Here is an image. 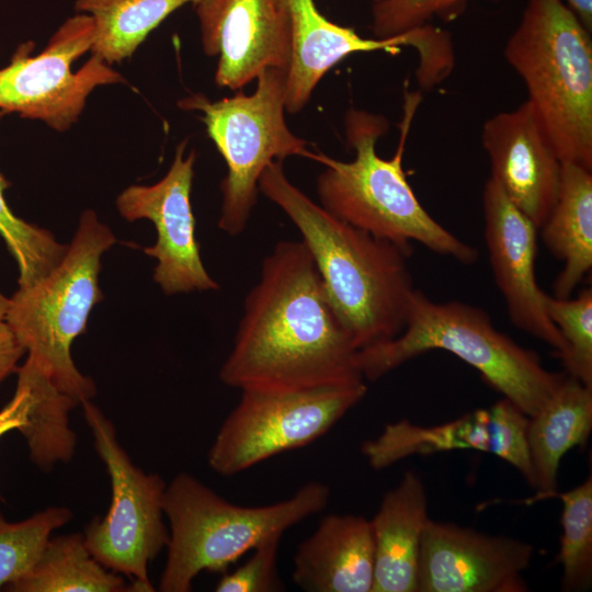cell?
<instances>
[{
  "label": "cell",
  "mask_w": 592,
  "mask_h": 592,
  "mask_svg": "<svg viewBox=\"0 0 592 592\" xmlns=\"http://www.w3.org/2000/svg\"><path fill=\"white\" fill-rule=\"evenodd\" d=\"M93 35L92 16L78 12L62 23L41 54L32 56L33 44H22L0 69V111L44 121L57 130L69 128L95 87L125 81L95 55L71 71L72 62L91 49Z\"/></svg>",
  "instance_id": "cell-11"
},
{
  "label": "cell",
  "mask_w": 592,
  "mask_h": 592,
  "mask_svg": "<svg viewBox=\"0 0 592 592\" xmlns=\"http://www.w3.org/2000/svg\"><path fill=\"white\" fill-rule=\"evenodd\" d=\"M282 536L265 539L254 547L252 556L232 572H224L215 587L217 592H275L284 590L277 570V551Z\"/></svg>",
  "instance_id": "cell-32"
},
{
  "label": "cell",
  "mask_w": 592,
  "mask_h": 592,
  "mask_svg": "<svg viewBox=\"0 0 592 592\" xmlns=\"http://www.w3.org/2000/svg\"><path fill=\"white\" fill-rule=\"evenodd\" d=\"M562 503L559 562L561 590L578 592L592 585V477L559 493Z\"/></svg>",
  "instance_id": "cell-26"
},
{
  "label": "cell",
  "mask_w": 592,
  "mask_h": 592,
  "mask_svg": "<svg viewBox=\"0 0 592 592\" xmlns=\"http://www.w3.org/2000/svg\"><path fill=\"white\" fill-rule=\"evenodd\" d=\"M9 298L0 293V322L4 321L9 307Z\"/></svg>",
  "instance_id": "cell-35"
},
{
  "label": "cell",
  "mask_w": 592,
  "mask_h": 592,
  "mask_svg": "<svg viewBox=\"0 0 592 592\" xmlns=\"http://www.w3.org/2000/svg\"><path fill=\"white\" fill-rule=\"evenodd\" d=\"M544 306L565 340L559 358L568 375L592 388V288H583L576 298L545 293Z\"/></svg>",
  "instance_id": "cell-29"
},
{
  "label": "cell",
  "mask_w": 592,
  "mask_h": 592,
  "mask_svg": "<svg viewBox=\"0 0 592 592\" xmlns=\"http://www.w3.org/2000/svg\"><path fill=\"white\" fill-rule=\"evenodd\" d=\"M81 406L112 487L106 514L84 528L87 547L105 568L127 577L132 591L152 592L148 565L167 548L170 537L162 520L167 485L160 475L147 474L132 462L100 408L91 400Z\"/></svg>",
  "instance_id": "cell-9"
},
{
  "label": "cell",
  "mask_w": 592,
  "mask_h": 592,
  "mask_svg": "<svg viewBox=\"0 0 592 592\" xmlns=\"http://www.w3.org/2000/svg\"><path fill=\"white\" fill-rule=\"evenodd\" d=\"M563 0H528L504 57L561 162L592 170V41Z\"/></svg>",
  "instance_id": "cell-5"
},
{
  "label": "cell",
  "mask_w": 592,
  "mask_h": 592,
  "mask_svg": "<svg viewBox=\"0 0 592 592\" xmlns=\"http://www.w3.org/2000/svg\"><path fill=\"white\" fill-rule=\"evenodd\" d=\"M374 1H377V0H374Z\"/></svg>",
  "instance_id": "cell-36"
},
{
  "label": "cell",
  "mask_w": 592,
  "mask_h": 592,
  "mask_svg": "<svg viewBox=\"0 0 592 592\" xmlns=\"http://www.w3.org/2000/svg\"><path fill=\"white\" fill-rule=\"evenodd\" d=\"M481 144L490 178L539 229L556 203L562 162L532 104L526 100L488 118Z\"/></svg>",
  "instance_id": "cell-17"
},
{
  "label": "cell",
  "mask_w": 592,
  "mask_h": 592,
  "mask_svg": "<svg viewBox=\"0 0 592 592\" xmlns=\"http://www.w3.org/2000/svg\"><path fill=\"white\" fill-rule=\"evenodd\" d=\"M539 229L547 249L563 262L554 296L570 297L592 269V170L562 162L556 203Z\"/></svg>",
  "instance_id": "cell-20"
},
{
  "label": "cell",
  "mask_w": 592,
  "mask_h": 592,
  "mask_svg": "<svg viewBox=\"0 0 592 592\" xmlns=\"http://www.w3.org/2000/svg\"><path fill=\"white\" fill-rule=\"evenodd\" d=\"M467 0H377L372 9L376 38H387L429 24L433 18L452 19Z\"/></svg>",
  "instance_id": "cell-31"
},
{
  "label": "cell",
  "mask_w": 592,
  "mask_h": 592,
  "mask_svg": "<svg viewBox=\"0 0 592 592\" xmlns=\"http://www.w3.org/2000/svg\"><path fill=\"white\" fill-rule=\"evenodd\" d=\"M527 440L535 486L544 497L556 492L563 455L587 442L592 429V388L567 375L560 386L528 417Z\"/></svg>",
  "instance_id": "cell-21"
},
{
  "label": "cell",
  "mask_w": 592,
  "mask_h": 592,
  "mask_svg": "<svg viewBox=\"0 0 592 592\" xmlns=\"http://www.w3.org/2000/svg\"><path fill=\"white\" fill-rule=\"evenodd\" d=\"M4 114L0 111V119ZM9 186L10 182L0 173V236L18 263L19 287L25 288L44 278L61 261L68 244L15 216L4 197Z\"/></svg>",
  "instance_id": "cell-27"
},
{
  "label": "cell",
  "mask_w": 592,
  "mask_h": 592,
  "mask_svg": "<svg viewBox=\"0 0 592 592\" xmlns=\"http://www.w3.org/2000/svg\"><path fill=\"white\" fill-rule=\"evenodd\" d=\"M374 568L371 520L329 514L299 544L292 578L308 592H372Z\"/></svg>",
  "instance_id": "cell-18"
},
{
  "label": "cell",
  "mask_w": 592,
  "mask_h": 592,
  "mask_svg": "<svg viewBox=\"0 0 592 592\" xmlns=\"http://www.w3.org/2000/svg\"><path fill=\"white\" fill-rule=\"evenodd\" d=\"M115 242L111 229L94 212L86 210L61 261L9 298L4 321L25 348V361L80 405L95 395V385L79 372L70 349L86 331L92 308L103 299L101 257Z\"/></svg>",
  "instance_id": "cell-7"
},
{
  "label": "cell",
  "mask_w": 592,
  "mask_h": 592,
  "mask_svg": "<svg viewBox=\"0 0 592 592\" xmlns=\"http://www.w3.org/2000/svg\"><path fill=\"white\" fill-rule=\"evenodd\" d=\"M490 411L478 409L445 424L421 428L408 421L387 424L376 439L362 445L375 469L390 466L412 454L473 448L490 453Z\"/></svg>",
  "instance_id": "cell-23"
},
{
  "label": "cell",
  "mask_w": 592,
  "mask_h": 592,
  "mask_svg": "<svg viewBox=\"0 0 592 592\" xmlns=\"http://www.w3.org/2000/svg\"><path fill=\"white\" fill-rule=\"evenodd\" d=\"M12 592L132 591L124 576L105 568L90 553L80 533L48 539L33 568L9 584Z\"/></svg>",
  "instance_id": "cell-22"
},
{
  "label": "cell",
  "mask_w": 592,
  "mask_h": 592,
  "mask_svg": "<svg viewBox=\"0 0 592 592\" xmlns=\"http://www.w3.org/2000/svg\"><path fill=\"white\" fill-rule=\"evenodd\" d=\"M563 2L574 12L583 25L591 32L592 0H563Z\"/></svg>",
  "instance_id": "cell-34"
},
{
  "label": "cell",
  "mask_w": 592,
  "mask_h": 592,
  "mask_svg": "<svg viewBox=\"0 0 592 592\" xmlns=\"http://www.w3.org/2000/svg\"><path fill=\"white\" fill-rule=\"evenodd\" d=\"M330 489L319 481L291 498L262 506L230 503L194 476L180 473L167 485L162 510L169 521L162 592H189L202 571L228 570L243 554L325 509Z\"/></svg>",
  "instance_id": "cell-6"
},
{
  "label": "cell",
  "mask_w": 592,
  "mask_h": 592,
  "mask_svg": "<svg viewBox=\"0 0 592 592\" xmlns=\"http://www.w3.org/2000/svg\"><path fill=\"white\" fill-rule=\"evenodd\" d=\"M255 80V91L249 95L239 90L216 101L193 94L179 102L184 110L203 113L201 119L226 162L218 227L229 236L246 229L260 193V177L271 162L292 156L312 159L315 153L285 122L286 70L266 68Z\"/></svg>",
  "instance_id": "cell-8"
},
{
  "label": "cell",
  "mask_w": 592,
  "mask_h": 592,
  "mask_svg": "<svg viewBox=\"0 0 592 592\" xmlns=\"http://www.w3.org/2000/svg\"><path fill=\"white\" fill-rule=\"evenodd\" d=\"M432 350L451 352L476 368L489 386L528 417L567 376L548 371L535 351L499 331L486 310L459 300L434 301L417 288L402 331L357 351L356 364L364 379L376 380Z\"/></svg>",
  "instance_id": "cell-4"
},
{
  "label": "cell",
  "mask_w": 592,
  "mask_h": 592,
  "mask_svg": "<svg viewBox=\"0 0 592 592\" xmlns=\"http://www.w3.org/2000/svg\"><path fill=\"white\" fill-rule=\"evenodd\" d=\"M291 25V58L286 69L285 109L300 112L314 90L338 62L355 53L397 54L403 46L419 53L417 73L430 77L451 61L453 46L448 34L433 25L387 38H365L353 29L328 20L315 0H285Z\"/></svg>",
  "instance_id": "cell-12"
},
{
  "label": "cell",
  "mask_w": 592,
  "mask_h": 592,
  "mask_svg": "<svg viewBox=\"0 0 592 592\" xmlns=\"http://www.w3.org/2000/svg\"><path fill=\"white\" fill-rule=\"evenodd\" d=\"M200 0H77L78 12L92 16L93 55L106 64L132 56L148 34L181 7Z\"/></svg>",
  "instance_id": "cell-24"
},
{
  "label": "cell",
  "mask_w": 592,
  "mask_h": 592,
  "mask_svg": "<svg viewBox=\"0 0 592 592\" xmlns=\"http://www.w3.org/2000/svg\"><path fill=\"white\" fill-rule=\"evenodd\" d=\"M365 382L303 389H242L207 455L221 476L237 475L326 434L366 395Z\"/></svg>",
  "instance_id": "cell-10"
},
{
  "label": "cell",
  "mask_w": 592,
  "mask_h": 592,
  "mask_svg": "<svg viewBox=\"0 0 592 592\" xmlns=\"http://www.w3.org/2000/svg\"><path fill=\"white\" fill-rule=\"evenodd\" d=\"M12 430L23 434L35 460L55 455L66 441L67 419L50 383L26 368L18 369L14 396L0 410V437Z\"/></svg>",
  "instance_id": "cell-25"
},
{
  "label": "cell",
  "mask_w": 592,
  "mask_h": 592,
  "mask_svg": "<svg viewBox=\"0 0 592 592\" xmlns=\"http://www.w3.org/2000/svg\"><path fill=\"white\" fill-rule=\"evenodd\" d=\"M412 112L405 119L400 144L390 159L378 156L376 145L389 124L385 116L351 107L344 117L346 145L354 159L341 161L325 153L312 160L325 166L317 178L319 204L341 220L411 254L412 242L434 253L473 264L478 250L436 221L408 183L402 159Z\"/></svg>",
  "instance_id": "cell-3"
},
{
  "label": "cell",
  "mask_w": 592,
  "mask_h": 592,
  "mask_svg": "<svg viewBox=\"0 0 592 592\" xmlns=\"http://www.w3.org/2000/svg\"><path fill=\"white\" fill-rule=\"evenodd\" d=\"M185 144L178 146L170 169L159 182L132 185L116 201L125 219L146 218L156 227V244L144 252L157 259L153 281L167 295L219 288L203 264L195 237L191 205L195 152L184 157Z\"/></svg>",
  "instance_id": "cell-13"
},
{
  "label": "cell",
  "mask_w": 592,
  "mask_h": 592,
  "mask_svg": "<svg viewBox=\"0 0 592 592\" xmlns=\"http://www.w3.org/2000/svg\"><path fill=\"white\" fill-rule=\"evenodd\" d=\"M25 353L7 322H0V382L18 369L16 364Z\"/></svg>",
  "instance_id": "cell-33"
},
{
  "label": "cell",
  "mask_w": 592,
  "mask_h": 592,
  "mask_svg": "<svg viewBox=\"0 0 592 592\" xmlns=\"http://www.w3.org/2000/svg\"><path fill=\"white\" fill-rule=\"evenodd\" d=\"M490 411V453L516 468L534 488L530 456L528 415L506 398L498 400Z\"/></svg>",
  "instance_id": "cell-30"
},
{
  "label": "cell",
  "mask_w": 592,
  "mask_h": 592,
  "mask_svg": "<svg viewBox=\"0 0 592 592\" xmlns=\"http://www.w3.org/2000/svg\"><path fill=\"white\" fill-rule=\"evenodd\" d=\"M356 353L307 247L281 240L244 298L219 378L240 390L357 384Z\"/></svg>",
  "instance_id": "cell-1"
},
{
  "label": "cell",
  "mask_w": 592,
  "mask_h": 592,
  "mask_svg": "<svg viewBox=\"0 0 592 592\" xmlns=\"http://www.w3.org/2000/svg\"><path fill=\"white\" fill-rule=\"evenodd\" d=\"M259 192L278 206L300 234L327 296L357 351L384 343L403 329L415 291L410 253L374 237L314 202L271 162Z\"/></svg>",
  "instance_id": "cell-2"
},
{
  "label": "cell",
  "mask_w": 592,
  "mask_h": 592,
  "mask_svg": "<svg viewBox=\"0 0 592 592\" xmlns=\"http://www.w3.org/2000/svg\"><path fill=\"white\" fill-rule=\"evenodd\" d=\"M482 210L489 263L512 325L562 355L565 340L546 314L545 292L536 280L537 228L491 178L483 186Z\"/></svg>",
  "instance_id": "cell-16"
},
{
  "label": "cell",
  "mask_w": 592,
  "mask_h": 592,
  "mask_svg": "<svg viewBox=\"0 0 592 592\" xmlns=\"http://www.w3.org/2000/svg\"><path fill=\"white\" fill-rule=\"evenodd\" d=\"M202 45L218 57L215 82L240 90L266 68L287 69L291 25L285 0H200Z\"/></svg>",
  "instance_id": "cell-15"
},
{
  "label": "cell",
  "mask_w": 592,
  "mask_h": 592,
  "mask_svg": "<svg viewBox=\"0 0 592 592\" xmlns=\"http://www.w3.org/2000/svg\"><path fill=\"white\" fill-rule=\"evenodd\" d=\"M72 519L65 506H49L21 522L0 512V588L25 576L38 560L54 531Z\"/></svg>",
  "instance_id": "cell-28"
},
{
  "label": "cell",
  "mask_w": 592,
  "mask_h": 592,
  "mask_svg": "<svg viewBox=\"0 0 592 592\" xmlns=\"http://www.w3.org/2000/svg\"><path fill=\"white\" fill-rule=\"evenodd\" d=\"M534 548L502 535L429 520L419 554L417 592H525Z\"/></svg>",
  "instance_id": "cell-14"
},
{
  "label": "cell",
  "mask_w": 592,
  "mask_h": 592,
  "mask_svg": "<svg viewBox=\"0 0 592 592\" xmlns=\"http://www.w3.org/2000/svg\"><path fill=\"white\" fill-rule=\"evenodd\" d=\"M430 520L423 482L406 471L371 520L375 568L372 592H417L421 538Z\"/></svg>",
  "instance_id": "cell-19"
}]
</instances>
